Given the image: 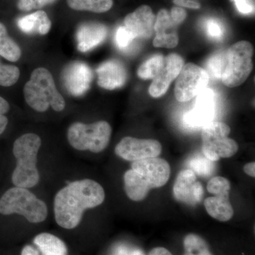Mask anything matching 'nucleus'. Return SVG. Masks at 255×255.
I'll return each mask as SVG.
<instances>
[{"label": "nucleus", "instance_id": "obj_1", "mask_svg": "<svg viewBox=\"0 0 255 255\" xmlns=\"http://www.w3.org/2000/svg\"><path fill=\"white\" fill-rule=\"evenodd\" d=\"M105 199L104 188L92 179H82L60 189L54 199L55 219L65 229L75 228L85 210L100 206Z\"/></svg>", "mask_w": 255, "mask_h": 255}, {"label": "nucleus", "instance_id": "obj_2", "mask_svg": "<svg viewBox=\"0 0 255 255\" xmlns=\"http://www.w3.org/2000/svg\"><path fill=\"white\" fill-rule=\"evenodd\" d=\"M23 95L27 105L36 112H46L50 107L60 112L65 107V100L57 90L53 75L45 68L32 72L30 80L23 87Z\"/></svg>", "mask_w": 255, "mask_h": 255}, {"label": "nucleus", "instance_id": "obj_3", "mask_svg": "<svg viewBox=\"0 0 255 255\" xmlns=\"http://www.w3.org/2000/svg\"><path fill=\"white\" fill-rule=\"evenodd\" d=\"M41 146V139L34 133H26L18 137L13 145V154L16 166L12 173L13 184L16 187H34L40 180L37 169V155Z\"/></svg>", "mask_w": 255, "mask_h": 255}, {"label": "nucleus", "instance_id": "obj_4", "mask_svg": "<svg viewBox=\"0 0 255 255\" xmlns=\"http://www.w3.org/2000/svg\"><path fill=\"white\" fill-rule=\"evenodd\" d=\"M0 214H17L28 222L38 223L46 219L48 208L44 201L27 189L16 187L6 191L0 199Z\"/></svg>", "mask_w": 255, "mask_h": 255}, {"label": "nucleus", "instance_id": "obj_5", "mask_svg": "<svg viewBox=\"0 0 255 255\" xmlns=\"http://www.w3.org/2000/svg\"><path fill=\"white\" fill-rule=\"evenodd\" d=\"M112 132L110 124L105 121L90 124L76 122L69 127L68 140L76 150L99 153L107 148Z\"/></svg>", "mask_w": 255, "mask_h": 255}, {"label": "nucleus", "instance_id": "obj_6", "mask_svg": "<svg viewBox=\"0 0 255 255\" xmlns=\"http://www.w3.org/2000/svg\"><path fill=\"white\" fill-rule=\"evenodd\" d=\"M254 50L250 42L242 41L226 50L224 69L221 77L226 87H236L244 83L253 70Z\"/></svg>", "mask_w": 255, "mask_h": 255}, {"label": "nucleus", "instance_id": "obj_7", "mask_svg": "<svg viewBox=\"0 0 255 255\" xmlns=\"http://www.w3.org/2000/svg\"><path fill=\"white\" fill-rule=\"evenodd\" d=\"M231 128L222 122H211L203 128L202 152L213 162L228 158L236 155L239 146L237 142L228 137Z\"/></svg>", "mask_w": 255, "mask_h": 255}, {"label": "nucleus", "instance_id": "obj_8", "mask_svg": "<svg viewBox=\"0 0 255 255\" xmlns=\"http://www.w3.org/2000/svg\"><path fill=\"white\" fill-rule=\"evenodd\" d=\"M209 79L205 69L194 63L184 65L174 87L176 100L179 102H187L195 98L207 87Z\"/></svg>", "mask_w": 255, "mask_h": 255}, {"label": "nucleus", "instance_id": "obj_9", "mask_svg": "<svg viewBox=\"0 0 255 255\" xmlns=\"http://www.w3.org/2000/svg\"><path fill=\"white\" fill-rule=\"evenodd\" d=\"M162 145L153 139L124 137L115 147L116 155L127 161L140 160L160 155Z\"/></svg>", "mask_w": 255, "mask_h": 255}, {"label": "nucleus", "instance_id": "obj_10", "mask_svg": "<svg viewBox=\"0 0 255 255\" xmlns=\"http://www.w3.org/2000/svg\"><path fill=\"white\" fill-rule=\"evenodd\" d=\"M192 108L184 116V122L191 128H204L213 122L216 114V95L212 90L206 88L196 96Z\"/></svg>", "mask_w": 255, "mask_h": 255}, {"label": "nucleus", "instance_id": "obj_11", "mask_svg": "<svg viewBox=\"0 0 255 255\" xmlns=\"http://www.w3.org/2000/svg\"><path fill=\"white\" fill-rule=\"evenodd\" d=\"M131 167L143 177L150 189L163 187L170 177L171 168L168 162L157 157L134 161Z\"/></svg>", "mask_w": 255, "mask_h": 255}, {"label": "nucleus", "instance_id": "obj_12", "mask_svg": "<svg viewBox=\"0 0 255 255\" xmlns=\"http://www.w3.org/2000/svg\"><path fill=\"white\" fill-rule=\"evenodd\" d=\"M184 66V60L180 55L172 53L165 57L163 65L152 80L149 93L154 98L162 97L168 90L171 83L177 79Z\"/></svg>", "mask_w": 255, "mask_h": 255}, {"label": "nucleus", "instance_id": "obj_13", "mask_svg": "<svg viewBox=\"0 0 255 255\" xmlns=\"http://www.w3.org/2000/svg\"><path fill=\"white\" fill-rule=\"evenodd\" d=\"M92 78L91 69L82 62L69 64L63 72L64 85L75 97L83 95L90 89Z\"/></svg>", "mask_w": 255, "mask_h": 255}, {"label": "nucleus", "instance_id": "obj_14", "mask_svg": "<svg viewBox=\"0 0 255 255\" xmlns=\"http://www.w3.org/2000/svg\"><path fill=\"white\" fill-rule=\"evenodd\" d=\"M173 194L177 201L196 204L202 200L204 189L200 182H196V174L191 169H183L174 182Z\"/></svg>", "mask_w": 255, "mask_h": 255}, {"label": "nucleus", "instance_id": "obj_15", "mask_svg": "<svg viewBox=\"0 0 255 255\" xmlns=\"http://www.w3.org/2000/svg\"><path fill=\"white\" fill-rule=\"evenodd\" d=\"M155 15L150 6L142 5L124 18V25L135 38H148L152 36Z\"/></svg>", "mask_w": 255, "mask_h": 255}, {"label": "nucleus", "instance_id": "obj_16", "mask_svg": "<svg viewBox=\"0 0 255 255\" xmlns=\"http://www.w3.org/2000/svg\"><path fill=\"white\" fill-rule=\"evenodd\" d=\"M176 25L166 9L159 10L155 18L154 31L156 36L153 46L156 48H173L179 43V37L176 31Z\"/></svg>", "mask_w": 255, "mask_h": 255}, {"label": "nucleus", "instance_id": "obj_17", "mask_svg": "<svg viewBox=\"0 0 255 255\" xmlns=\"http://www.w3.org/2000/svg\"><path fill=\"white\" fill-rule=\"evenodd\" d=\"M97 73L99 86L106 90H115L127 82V70L123 64L117 60H110L102 63L97 68Z\"/></svg>", "mask_w": 255, "mask_h": 255}, {"label": "nucleus", "instance_id": "obj_18", "mask_svg": "<svg viewBox=\"0 0 255 255\" xmlns=\"http://www.w3.org/2000/svg\"><path fill=\"white\" fill-rule=\"evenodd\" d=\"M107 36L105 25L96 22L82 23L77 31L78 50L85 53L93 49L105 41Z\"/></svg>", "mask_w": 255, "mask_h": 255}, {"label": "nucleus", "instance_id": "obj_19", "mask_svg": "<svg viewBox=\"0 0 255 255\" xmlns=\"http://www.w3.org/2000/svg\"><path fill=\"white\" fill-rule=\"evenodd\" d=\"M17 25L21 31L27 34L46 35L50 31L52 23L48 14L40 10L20 18Z\"/></svg>", "mask_w": 255, "mask_h": 255}, {"label": "nucleus", "instance_id": "obj_20", "mask_svg": "<svg viewBox=\"0 0 255 255\" xmlns=\"http://www.w3.org/2000/svg\"><path fill=\"white\" fill-rule=\"evenodd\" d=\"M208 214L214 219L226 222L232 219L234 210L229 200V194L208 197L204 201Z\"/></svg>", "mask_w": 255, "mask_h": 255}, {"label": "nucleus", "instance_id": "obj_21", "mask_svg": "<svg viewBox=\"0 0 255 255\" xmlns=\"http://www.w3.org/2000/svg\"><path fill=\"white\" fill-rule=\"evenodd\" d=\"M124 189L130 200L140 201L145 199L150 187L140 174L131 169L124 174Z\"/></svg>", "mask_w": 255, "mask_h": 255}, {"label": "nucleus", "instance_id": "obj_22", "mask_svg": "<svg viewBox=\"0 0 255 255\" xmlns=\"http://www.w3.org/2000/svg\"><path fill=\"white\" fill-rule=\"evenodd\" d=\"M33 243L41 255H68L65 243L50 233H40L35 237Z\"/></svg>", "mask_w": 255, "mask_h": 255}, {"label": "nucleus", "instance_id": "obj_23", "mask_svg": "<svg viewBox=\"0 0 255 255\" xmlns=\"http://www.w3.org/2000/svg\"><path fill=\"white\" fill-rule=\"evenodd\" d=\"M0 56L10 62H16L21 56V50L8 35L6 26L0 22Z\"/></svg>", "mask_w": 255, "mask_h": 255}, {"label": "nucleus", "instance_id": "obj_24", "mask_svg": "<svg viewBox=\"0 0 255 255\" xmlns=\"http://www.w3.org/2000/svg\"><path fill=\"white\" fill-rule=\"evenodd\" d=\"M69 7L76 11L105 13L113 6V0H67Z\"/></svg>", "mask_w": 255, "mask_h": 255}, {"label": "nucleus", "instance_id": "obj_25", "mask_svg": "<svg viewBox=\"0 0 255 255\" xmlns=\"http://www.w3.org/2000/svg\"><path fill=\"white\" fill-rule=\"evenodd\" d=\"M184 255H213L205 240L192 233L184 238Z\"/></svg>", "mask_w": 255, "mask_h": 255}, {"label": "nucleus", "instance_id": "obj_26", "mask_svg": "<svg viewBox=\"0 0 255 255\" xmlns=\"http://www.w3.org/2000/svg\"><path fill=\"white\" fill-rule=\"evenodd\" d=\"M164 59L163 55L160 54L151 57L139 67L137 76L142 80H153L162 68Z\"/></svg>", "mask_w": 255, "mask_h": 255}, {"label": "nucleus", "instance_id": "obj_27", "mask_svg": "<svg viewBox=\"0 0 255 255\" xmlns=\"http://www.w3.org/2000/svg\"><path fill=\"white\" fill-rule=\"evenodd\" d=\"M226 60V50L216 52L208 58L206 71L216 80H221Z\"/></svg>", "mask_w": 255, "mask_h": 255}, {"label": "nucleus", "instance_id": "obj_28", "mask_svg": "<svg viewBox=\"0 0 255 255\" xmlns=\"http://www.w3.org/2000/svg\"><path fill=\"white\" fill-rule=\"evenodd\" d=\"M190 169L197 175L203 177H209L214 170V164L213 161L206 158L205 156L194 157L189 162Z\"/></svg>", "mask_w": 255, "mask_h": 255}, {"label": "nucleus", "instance_id": "obj_29", "mask_svg": "<svg viewBox=\"0 0 255 255\" xmlns=\"http://www.w3.org/2000/svg\"><path fill=\"white\" fill-rule=\"evenodd\" d=\"M20 77L18 67L0 63V86H12L17 82Z\"/></svg>", "mask_w": 255, "mask_h": 255}, {"label": "nucleus", "instance_id": "obj_30", "mask_svg": "<svg viewBox=\"0 0 255 255\" xmlns=\"http://www.w3.org/2000/svg\"><path fill=\"white\" fill-rule=\"evenodd\" d=\"M207 190L210 194H214V196L229 194L231 183L226 178L220 176L214 177L208 183Z\"/></svg>", "mask_w": 255, "mask_h": 255}, {"label": "nucleus", "instance_id": "obj_31", "mask_svg": "<svg viewBox=\"0 0 255 255\" xmlns=\"http://www.w3.org/2000/svg\"><path fill=\"white\" fill-rule=\"evenodd\" d=\"M135 38V36L128 28L125 26H121L116 33V44L120 49H126L131 44Z\"/></svg>", "mask_w": 255, "mask_h": 255}, {"label": "nucleus", "instance_id": "obj_32", "mask_svg": "<svg viewBox=\"0 0 255 255\" xmlns=\"http://www.w3.org/2000/svg\"><path fill=\"white\" fill-rule=\"evenodd\" d=\"M56 0H18V9L23 11L39 9L47 5L53 4Z\"/></svg>", "mask_w": 255, "mask_h": 255}, {"label": "nucleus", "instance_id": "obj_33", "mask_svg": "<svg viewBox=\"0 0 255 255\" xmlns=\"http://www.w3.org/2000/svg\"><path fill=\"white\" fill-rule=\"evenodd\" d=\"M206 31L208 35L214 39H221L224 34L222 25L215 19H209L206 22Z\"/></svg>", "mask_w": 255, "mask_h": 255}, {"label": "nucleus", "instance_id": "obj_34", "mask_svg": "<svg viewBox=\"0 0 255 255\" xmlns=\"http://www.w3.org/2000/svg\"><path fill=\"white\" fill-rule=\"evenodd\" d=\"M9 110L10 106L7 101L0 97V135L4 132L7 127L8 119L5 114L8 113Z\"/></svg>", "mask_w": 255, "mask_h": 255}, {"label": "nucleus", "instance_id": "obj_35", "mask_svg": "<svg viewBox=\"0 0 255 255\" xmlns=\"http://www.w3.org/2000/svg\"><path fill=\"white\" fill-rule=\"evenodd\" d=\"M169 14H170L172 21L177 26L182 23L186 19L187 16V11L183 8L179 7V6H174L172 8Z\"/></svg>", "mask_w": 255, "mask_h": 255}, {"label": "nucleus", "instance_id": "obj_36", "mask_svg": "<svg viewBox=\"0 0 255 255\" xmlns=\"http://www.w3.org/2000/svg\"><path fill=\"white\" fill-rule=\"evenodd\" d=\"M236 3V7L240 12L243 14H249L254 12V4L251 0H233Z\"/></svg>", "mask_w": 255, "mask_h": 255}, {"label": "nucleus", "instance_id": "obj_37", "mask_svg": "<svg viewBox=\"0 0 255 255\" xmlns=\"http://www.w3.org/2000/svg\"><path fill=\"white\" fill-rule=\"evenodd\" d=\"M174 3L179 6L190 8V9H198L201 7V4L194 0H174Z\"/></svg>", "mask_w": 255, "mask_h": 255}, {"label": "nucleus", "instance_id": "obj_38", "mask_svg": "<svg viewBox=\"0 0 255 255\" xmlns=\"http://www.w3.org/2000/svg\"><path fill=\"white\" fill-rule=\"evenodd\" d=\"M116 255H145L143 252L140 249H129L127 248H120L117 253H116Z\"/></svg>", "mask_w": 255, "mask_h": 255}, {"label": "nucleus", "instance_id": "obj_39", "mask_svg": "<svg viewBox=\"0 0 255 255\" xmlns=\"http://www.w3.org/2000/svg\"><path fill=\"white\" fill-rule=\"evenodd\" d=\"M21 255H41L36 246H26L21 251Z\"/></svg>", "mask_w": 255, "mask_h": 255}, {"label": "nucleus", "instance_id": "obj_40", "mask_svg": "<svg viewBox=\"0 0 255 255\" xmlns=\"http://www.w3.org/2000/svg\"><path fill=\"white\" fill-rule=\"evenodd\" d=\"M148 255H172V254L166 248L158 247L151 250Z\"/></svg>", "mask_w": 255, "mask_h": 255}, {"label": "nucleus", "instance_id": "obj_41", "mask_svg": "<svg viewBox=\"0 0 255 255\" xmlns=\"http://www.w3.org/2000/svg\"><path fill=\"white\" fill-rule=\"evenodd\" d=\"M244 172L245 173L249 175L250 177H255V162H252L250 163L246 164L244 166Z\"/></svg>", "mask_w": 255, "mask_h": 255}]
</instances>
